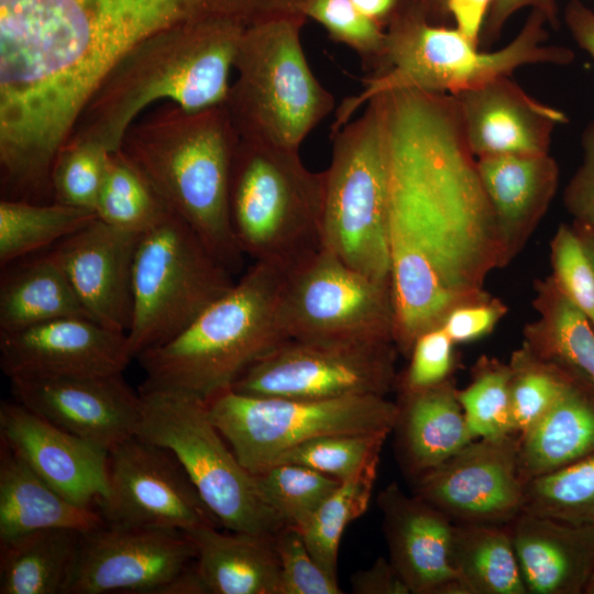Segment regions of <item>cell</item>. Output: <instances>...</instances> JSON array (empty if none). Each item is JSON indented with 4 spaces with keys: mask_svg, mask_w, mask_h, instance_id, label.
<instances>
[{
    "mask_svg": "<svg viewBox=\"0 0 594 594\" xmlns=\"http://www.w3.org/2000/svg\"><path fill=\"white\" fill-rule=\"evenodd\" d=\"M376 96L389 154L394 342L409 355L450 310L487 298L486 277L506 264L455 98L419 89Z\"/></svg>",
    "mask_w": 594,
    "mask_h": 594,
    "instance_id": "cell-1",
    "label": "cell"
},
{
    "mask_svg": "<svg viewBox=\"0 0 594 594\" xmlns=\"http://www.w3.org/2000/svg\"><path fill=\"white\" fill-rule=\"evenodd\" d=\"M239 0H0V111L59 147L116 64L172 28L233 21Z\"/></svg>",
    "mask_w": 594,
    "mask_h": 594,
    "instance_id": "cell-2",
    "label": "cell"
},
{
    "mask_svg": "<svg viewBox=\"0 0 594 594\" xmlns=\"http://www.w3.org/2000/svg\"><path fill=\"white\" fill-rule=\"evenodd\" d=\"M246 26L207 21L172 28L131 50L81 110L67 142L120 150L130 127L158 102L186 111L223 105Z\"/></svg>",
    "mask_w": 594,
    "mask_h": 594,
    "instance_id": "cell-3",
    "label": "cell"
},
{
    "mask_svg": "<svg viewBox=\"0 0 594 594\" xmlns=\"http://www.w3.org/2000/svg\"><path fill=\"white\" fill-rule=\"evenodd\" d=\"M239 141L224 103L190 112L164 102L130 127L119 150L232 274L244 256L229 205Z\"/></svg>",
    "mask_w": 594,
    "mask_h": 594,
    "instance_id": "cell-4",
    "label": "cell"
},
{
    "mask_svg": "<svg viewBox=\"0 0 594 594\" xmlns=\"http://www.w3.org/2000/svg\"><path fill=\"white\" fill-rule=\"evenodd\" d=\"M286 272L254 262L179 334L136 359L143 391H168L207 402L231 388L255 361L288 339L279 316Z\"/></svg>",
    "mask_w": 594,
    "mask_h": 594,
    "instance_id": "cell-5",
    "label": "cell"
},
{
    "mask_svg": "<svg viewBox=\"0 0 594 594\" xmlns=\"http://www.w3.org/2000/svg\"><path fill=\"white\" fill-rule=\"evenodd\" d=\"M546 15L532 10L519 33L504 47L483 52L457 28L430 24L409 15L394 16L386 25L383 55L366 76L363 89L343 100L331 133L346 124L374 96L394 89H419L455 95L531 64L568 65L574 53L544 45Z\"/></svg>",
    "mask_w": 594,
    "mask_h": 594,
    "instance_id": "cell-6",
    "label": "cell"
},
{
    "mask_svg": "<svg viewBox=\"0 0 594 594\" xmlns=\"http://www.w3.org/2000/svg\"><path fill=\"white\" fill-rule=\"evenodd\" d=\"M324 172L314 173L298 150L240 139L230 182L237 243L254 262L286 273L322 249Z\"/></svg>",
    "mask_w": 594,
    "mask_h": 594,
    "instance_id": "cell-7",
    "label": "cell"
},
{
    "mask_svg": "<svg viewBox=\"0 0 594 594\" xmlns=\"http://www.w3.org/2000/svg\"><path fill=\"white\" fill-rule=\"evenodd\" d=\"M305 20L283 18L245 29L224 101L240 139L299 150L333 111L334 97L312 73L301 45Z\"/></svg>",
    "mask_w": 594,
    "mask_h": 594,
    "instance_id": "cell-8",
    "label": "cell"
},
{
    "mask_svg": "<svg viewBox=\"0 0 594 594\" xmlns=\"http://www.w3.org/2000/svg\"><path fill=\"white\" fill-rule=\"evenodd\" d=\"M330 136L331 160L323 170L322 249L391 284L389 154L378 97Z\"/></svg>",
    "mask_w": 594,
    "mask_h": 594,
    "instance_id": "cell-9",
    "label": "cell"
},
{
    "mask_svg": "<svg viewBox=\"0 0 594 594\" xmlns=\"http://www.w3.org/2000/svg\"><path fill=\"white\" fill-rule=\"evenodd\" d=\"M138 436L168 449L227 530L275 536L285 527L212 422L206 402L168 391L139 389Z\"/></svg>",
    "mask_w": 594,
    "mask_h": 594,
    "instance_id": "cell-10",
    "label": "cell"
},
{
    "mask_svg": "<svg viewBox=\"0 0 594 594\" xmlns=\"http://www.w3.org/2000/svg\"><path fill=\"white\" fill-rule=\"evenodd\" d=\"M197 232L168 211L141 234L133 264L130 358L166 343L234 284Z\"/></svg>",
    "mask_w": 594,
    "mask_h": 594,
    "instance_id": "cell-11",
    "label": "cell"
},
{
    "mask_svg": "<svg viewBox=\"0 0 594 594\" xmlns=\"http://www.w3.org/2000/svg\"><path fill=\"white\" fill-rule=\"evenodd\" d=\"M206 405L235 457L254 475L320 436L391 433L398 415L397 403L374 395L300 399L250 396L229 388Z\"/></svg>",
    "mask_w": 594,
    "mask_h": 594,
    "instance_id": "cell-12",
    "label": "cell"
},
{
    "mask_svg": "<svg viewBox=\"0 0 594 594\" xmlns=\"http://www.w3.org/2000/svg\"><path fill=\"white\" fill-rule=\"evenodd\" d=\"M397 351L389 340L288 338L251 364L231 389L300 399L386 396L397 380Z\"/></svg>",
    "mask_w": 594,
    "mask_h": 594,
    "instance_id": "cell-13",
    "label": "cell"
},
{
    "mask_svg": "<svg viewBox=\"0 0 594 594\" xmlns=\"http://www.w3.org/2000/svg\"><path fill=\"white\" fill-rule=\"evenodd\" d=\"M279 316L287 338L394 341L392 287L321 249L286 273Z\"/></svg>",
    "mask_w": 594,
    "mask_h": 594,
    "instance_id": "cell-14",
    "label": "cell"
},
{
    "mask_svg": "<svg viewBox=\"0 0 594 594\" xmlns=\"http://www.w3.org/2000/svg\"><path fill=\"white\" fill-rule=\"evenodd\" d=\"M97 509L108 525L189 534L220 526L176 457L140 436L108 454V492Z\"/></svg>",
    "mask_w": 594,
    "mask_h": 594,
    "instance_id": "cell-15",
    "label": "cell"
},
{
    "mask_svg": "<svg viewBox=\"0 0 594 594\" xmlns=\"http://www.w3.org/2000/svg\"><path fill=\"white\" fill-rule=\"evenodd\" d=\"M195 558L183 531L105 522L81 535L64 594H162Z\"/></svg>",
    "mask_w": 594,
    "mask_h": 594,
    "instance_id": "cell-16",
    "label": "cell"
},
{
    "mask_svg": "<svg viewBox=\"0 0 594 594\" xmlns=\"http://www.w3.org/2000/svg\"><path fill=\"white\" fill-rule=\"evenodd\" d=\"M415 480V495L453 522L508 524L525 498L518 435L475 439Z\"/></svg>",
    "mask_w": 594,
    "mask_h": 594,
    "instance_id": "cell-17",
    "label": "cell"
},
{
    "mask_svg": "<svg viewBox=\"0 0 594 594\" xmlns=\"http://www.w3.org/2000/svg\"><path fill=\"white\" fill-rule=\"evenodd\" d=\"M10 382L18 403L107 451L139 432L142 398L125 383L122 373Z\"/></svg>",
    "mask_w": 594,
    "mask_h": 594,
    "instance_id": "cell-18",
    "label": "cell"
},
{
    "mask_svg": "<svg viewBox=\"0 0 594 594\" xmlns=\"http://www.w3.org/2000/svg\"><path fill=\"white\" fill-rule=\"evenodd\" d=\"M131 360L127 333L86 317L0 332V365L10 380L118 374Z\"/></svg>",
    "mask_w": 594,
    "mask_h": 594,
    "instance_id": "cell-19",
    "label": "cell"
},
{
    "mask_svg": "<svg viewBox=\"0 0 594 594\" xmlns=\"http://www.w3.org/2000/svg\"><path fill=\"white\" fill-rule=\"evenodd\" d=\"M0 441L69 501L96 507L108 492L106 449L72 435L22 404H0Z\"/></svg>",
    "mask_w": 594,
    "mask_h": 594,
    "instance_id": "cell-20",
    "label": "cell"
},
{
    "mask_svg": "<svg viewBox=\"0 0 594 594\" xmlns=\"http://www.w3.org/2000/svg\"><path fill=\"white\" fill-rule=\"evenodd\" d=\"M141 234L97 217L50 250L89 316L127 333L132 318V276Z\"/></svg>",
    "mask_w": 594,
    "mask_h": 594,
    "instance_id": "cell-21",
    "label": "cell"
},
{
    "mask_svg": "<svg viewBox=\"0 0 594 594\" xmlns=\"http://www.w3.org/2000/svg\"><path fill=\"white\" fill-rule=\"evenodd\" d=\"M389 561L411 594H468L453 561L454 522L391 483L377 497Z\"/></svg>",
    "mask_w": 594,
    "mask_h": 594,
    "instance_id": "cell-22",
    "label": "cell"
},
{
    "mask_svg": "<svg viewBox=\"0 0 594 594\" xmlns=\"http://www.w3.org/2000/svg\"><path fill=\"white\" fill-rule=\"evenodd\" d=\"M469 147L477 157L549 153L565 113L528 95L510 76L452 95Z\"/></svg>",
    "mask_w": 594,
    "mask_h": 594,
    "instance_id": "cell-23",
    "label": "cell"
},
{
    "mask_svg": "<svg viewBox=\"0 0 594 594\" xmlns=\"http://www.w3.org/2000/svg\"><path fill=\"white\" fill-rule=\"evenodd\" d=\"M476 165L507 265L547 212L558 188L559 167L549 153L482 156Z\"/></svg>",
    "mask_w": 594,
    "mask_h": 594,
    "instance_id": "cell-24",
    "label": "cell"
},
{
    "mask_svg": "<svg viewBox=\"0 0 594 594\" xmlns=\"http://www.w3.org/2000/svg\"><path fill=\"white\" fill-rule=\"evenodd\" d=\"M507 525L528 593L584 594L594 569V526L526 512Z\"/></svg>",
    "mask_w": 594,
    "mask_h": 594,
    "instance_id": "cell-25",
    "label": "cell"
},
{
    "mask_svg": "<svg viewBox=\"0 0 594 594\" xmlns=\"http://www.w3.org/2000/svg\"><path fill=\"white\" fill-rule=\"evenodd\" d=\"M457 393L450 378L424 391L399 392L393 431L402 465L414 479L475 440Z\"/></svg>",
    "mask_w": 594,
    "mask_h": 594,
    "instance_id": "cell-26",
    "label": "cell"
},
{
    "mask_svg": "<svg viewBox=\"0 0 594 594\" xmlns=\"http://www.w3.org/2000/svg\"><path fill=\"white\" fill-rule=\"evenodd\" d=\"M194 542V568L205 594H278L275 536L222 532L205 526L186 534Z\"/></svg>",
    "mask_w": 594,
    "mask_h": 594,
    "instance_id": "cell-27",
    "label": "cell"
},
{
    "mask_svg": "<svg viewBox=\"0 0 594 594\" xmlns=\"http://www.w3.org/2000/svg\"><path fill=\"white\" fill-rule=\"evenodd\" d=\"M103 524L96 507L64 497L0 441V543L37 530L88 532Z\"/></svg>",
    "mask_w": 594,
    "mask_h": 594,
    "instance_id": "cell-28",
    "label": "cell"
},
{
    "mask_svg": "<svg viewBox=\"0 0 594 594\" xmlns=\"http://www.w3.org/2000/svg\"><path fill=\"white\" fill-rule=\"evenodd\" d=\"M518 438L526 483L590 454L594 451V387L570 374L552 406Z\"/></svg>",
    "mask_w": 594,
    "mask_h": 594,
    "instance_id": "cell-29",
    "label": "cell"
},
{
    "mask_svg": "<svg viewBox=\"0 0 594 594\" xmlns=\"http://www.w3.org/2000/svg\"><path fill=\"white\" fill-rule=\"evenodd\" d=\"M65 317L92 319L50 249L2 266L0 332H13Z\"/></svg>",
    "mask_w": 594,
    "mask_h": 594,
    "instance_id": "cell-30",
    "label": "cell"
},
{
    "mask_svg": "<svg viewBox=\"0 0 594 594\" xmlns=\"http://www.w3.org/2000/svg\"><path fill=\"white\" fill-rule=\"evenodd\" d=\"M538 318L526 326L525 342L536 355L594 387V327L552 276L539 280Z\"/></svg>",
    "mask_w": 594,
    "mask_h": 594,
    "instance_id": "cell-31",
    "label": "cell"
},
{
    "mask_svg": "<svg viewBox=\"0 0 594 594\" xmlns=\"http://www.w3.org/2000/svg\"><path fill=\"white\" fill-rule=\"evenodd\" d=\"M82 534L53 528L0 543V594H64Z\"/></svg>",
    "mask_w": 594,
    "mask_h": 594,
    "instance_id": "cell-32",
    "label": "cell"
},
{
    "mask_svg": "<svg viewBox=\"0 0 594 594\" xmlns=\"http://www.w3.org/2000/svg\"><path fill=\"white\" fill-rule=\"evenodd\" d=\"M453 561L468 594H528L507 524L454 522Z\"/></svg>",
    "mask_w": 594,
    "mask_h": 594,
    "instance_id": "cell-33",
    "label": "cell"
},
{
    "mask_svg": "<svg viewBox=\"0 0 594 594\" xmlns=\"http://www.w3.org/2000/svg\"><path fill=\"white\" fill-rule=\"evenodd\" d=\"M95 211L56 201L2 199L0 202V264L51 249L89 223Z\"/></svg>",
    "mask_w": 594,
    "mask_h": 594,
    "instance_id": "cell-34",
    "label": "cell"
},
{
    "mask_svg": "<svg viewBox=\"0 0 594 594\" xmlns=\"http://www.w3.org/2000/svg\"><path fill=\"white\" fill-rule=\"evenodd\" d=\"M380 459L373 460L353 476L340 482L298 531L319 565L337 579L341 537L353 520L369 507L377 476Z\"/></svg>",
    "mask_w": 594,
    "mask_h": 594,
    "instance_id": "cell-35",
    "label": "cell"
},
{
    "mask_svg": "<svg viewBox=\"0 0 594 594\" xmlns=\"http://www.w3.org/2000/svg\"><path fill=\"white\" fill-rule=\"evenodd\" d=\"M168 211L148 180L123 153H111L95 207L97 218L117 229L142 234Z\"/></svg>",
    "mask_w": 594,
    "mask_h": 594,
    "instance_id": "cell-36",
    "label": "cell"
},
{
    "mask_svg": "<svg viewBox=\"0 0 594 594\" xmlns=\"http://www.w3.org/2000/svg\"><path fill=\"white\" fill-rule=\"evenodd\" d=\"M522 512L574 526H594V451L528 481Z\"/></svg>",
    "mask_w": 594,
    "mask_h": 594,
    "instance_id": "cell-37",
    "label": "cell"
},
{
    "mask_svg": "<svg viewBox=\"0 0 594 594\" xmlns=\"http://www.w3.org/2000/svg\"><path fill=\"white\" fill-rule=\"evenodd\" d=\"M261 492L285 526L300 529L340 481L311 468L275 463L255 474Z\"/></svg>",
    "mask_w": 594,
    "mask_h": 594,
    "instance_id": "cell-38",
    "label": "cell"
},
{
    "mask_svg": "<svg viewBox=\"0 0 594 594\" xmlns=\"http://www.w3.org/2000/svg\"><path fill=\"white\" fill-rule=\"evenodd\" d=\"M508 364L512 371V432L520 436L552 406L566 385L570 373L539 358L526 344L514 352Z\"/></svg>",
    "mask_w": 594,
    "mask_h": 594,
    "instance_id": "cell-39",
    "label": "cell"
},
{
    "mask_svg": "<svg viewBox=\"0 0 594 594\" xmlns=\"http://www.w3.org/2000/svg\"><path fill=\"white\" fill-rule=\"evenodd\" d=\"M509 364L482 356L473 367L471 383L458 389L466 424L474 439L512 432Z\"/></svg>",
    "mask_w": 594,
    "mask_h": 594,
    "instance_id": "cell-40",
    "label": "cell"
},
{
    "mask_svg": "<svg viewBox=\"0 0 594 594\" xmlns=\"http://www.w3.org/2000/svg\"><path fill=\"white\" fill-rule=\"evenodd\" d=\"M388 435L369 432L320 436L286 451L273 464L305 465L342 482L371 461L380 459Z\"/></svg>",
    "mask_w": 594,
    "mask_h": 594,
    "instance_id": "cell-41",
    "label": "cell"
},
{
    "mask_svg": "<svg viewBox=\"0 0 594 594\" xmlns=\"http://www.w3.org/2000/svg\"><path fill=\"white\" fill-rule=\"evenodd\" d=\"M110 154L92 142H66L52 170L53 201L95 211Z\"/></svg>",
    "mask_w": 594,
    "mask_h": 594,
    "instance_id": "cell-42",
    "label": "cell"
},
{
    "mask_svg": "<svg viewBox=\"0 0 594 594\" xmlns=\"http://www.w3.org/2000/svg\"><path fill=\"white\" fill-rule=\"evenodd\" d=\"M305 14L321 24L333 41L352 50L369 74L376 68L386 30L363 14L352 0H309Z\"/></svg>",
    "mask_w": 594,
    "mask_h": 594,
    "instance_id": "cell-43",
    "label": "cell"
},
{
    "mask_svg": "<svg viewBox=\"0 0 594 594\" xmlns=\"http://www.w3.org/2000/svg\"><path fill=\"white\" fill-rule=\"evenodd\" d=\"M550 251L552 278L594 327V267L573 226L557 229Z\"/></svg>",
    "mask_w": 594,
    "mask_h": 594,
    "instance_id": "cell-44",
    "label": "cell"
},
{
    "mask_svg": "<svg viewBox=\"0 0 594 594\" xmlns=\"http://www.w3.org/2000/svg\"><path fill=\"white\" fill-rule=\"evenodd\" d=\"M279 561L278 594H340L338 580L309 552L301 534L285 526L275 535Z\"/></svg>",
    "mask_w": 594,
    "mask_h": 594,
    "instance_id": "cell-45",
    "label": "cell"
},
{
    "mask_svg": "<svg viewBox=\"0 0 594 594\" xmlns=\"http://www.w3.org/2000/svg\"><path fill=\"white\" fill-rule=\"evenodd\" d=\"M453 341L439 326L420 334L409 353V365L396 380L399 392H419L450 378L454 365Z\"/></svg>",
    "mask_w": 594,
    "mask_h": 594,
    "instance_id": "cell-46",
    "label": "cell"
},
{
    "mask_svg": "<svg viewBox=\"0 0 594 594\" xmlns=\"http://www.w3.org/2000/svg\"><path fill=\"white\" fill-rule=\"evenodd\" d=\"M583 157L569 180L563 202L573 222L594 229V119L581 138Z\"/></svg>",
    "mask_w": 594,
    "mask_h": 594,
    "instance_id": "cell-47",
    "label": "cell"
},
{
    "mask_svg": "<svg viewBox=\"0 0 594 594\" xmlns=\"http://www.w3.org/2000/svg\"><path fill=\"white\" fill-rule=\"evenodd\" d=\"M505 312L506 307L501 300L487 297L453 308L441 327L454 344L466 343L490 333Z\"/></svg>",
    "mask_w": 594,
    "mask_h": 594,
    "instance_id": "cell-48",
    "label": "cell"
},
{
    "mask_svg": "<svg viewBox=\"0 0 594 594\" xmlns=\"http://www.w3.org/2000/svg\"><path fill=\"white\" fill-rule=\"evenodd\" d=\"M527 7L541 11L552 26L558 24L554 0H491L480 41L486 45L494 43L501 35L506 21L516 11Z\"/></svg>",
    "mask_w": 594,
    "mask_h": 594,
    "instance_id": "cell-49",
    "label": "cell"
},
{
    "mask_svg": "<svg viewBox=\"0 0 594 594\" xmlns=\"http://www.w3.org/2000/svg\"><path fill=\"white\" fill-rule=\"evenodd\" d=\"M351 588L355 594H411L393 563L382 557L351 575Z\"/></svg>",
    "mask_w": 594,
    "mask_h": 594,
    "instance_id": "cell-50",
    "label": "cell"
},
{
    "mask_svg": "<svg viewBox=\"0 0 594 594\" xmlns=\"http://www.w3.org/2000/svg\"><path fill=\"white\" fill-rule=\"evenodd\" d=\"M491 0H448V12L455 28L479 44Z\"/></svg>",
    "mask_w": 594,
    "mask_h": 594,
    "instance_id": "cell-51",
    "label": "cell"
},
{
    "mask_svg": "<svg viewBox=\"0 0 594 594\" xmlns=\"http://www.w3.org/2000/svg\"><path fill=\"white\" fill-rule=\"evenodd\" d=\"M564 19L574 41L594 59V11L579 0H571Z\"/></svg>",
    "mask_w": 594,
    "mask_h": 594,
    "instance_id": "cell-52",
    "label": "cell"
},
{
    "mask_svg": "<svg viewBox=\"0 0 594 594\" xmlns=\"http://www.w3.org/2000/svg\"><path fill=\"white\" fill-rule=\"evenodd\" d=\"M396 13L408 14L436 25H444L448 12V0H399Z\"/></svg>",
    "mask_w": 594,
    "mask_h": 594,
    "instance_id": "cell-53",
    "label": "cell"
},
{
    "mask_svg": "<svg viewBox=\"0 0 594 594\" xmlns=\"http://www.w3.org/2000/svg\"><path fill=\"white\" fill-rule=\"evenodd\" d=\"M356 8L386 29L399 0H352Z\"/></svg>",
    "mask_w": 594,
    "mask_h": 594,
    "instance_id": "cell-54",
    "label": "cell"
},
{
    "mask_svg": "<svg viewBox=\"0 0 594 594\" xmlns=\"http://www.w3.org/2000/svg\"><path fill=\"white\" fill-rule=\"evenodd\" d=\"M573 228L574 230L576 231L584 249H585V252L587 254V256L590 257L591 260V263L594 267V229L587 227V226H583V224H579V223H574L573 222Z\"/></svg>",
    "mask_w": 594,
    "mask_h": 594,
    "instance_id": "cell-55",
    "label": "cell"
},
{
    "mask_svg": "<svg viewBox=\"0 0 594 594\" xmlns=\"http://www.w3.org/2000/svg\"><path fill=\"white\" fill-rule=\"evenodd\" d=\"M584 594H594V569L586 585Z\"/></svg>",
    "mask_w": 594,
    "mask_h": 594,
    "instance_id": "cell-56",
    "label": "cell"
}]
</instances>
